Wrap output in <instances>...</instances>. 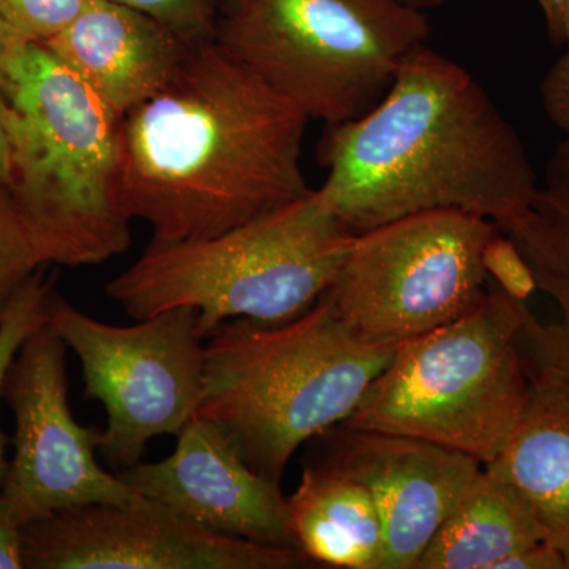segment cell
I'll return each mask as SVG.
<instances>
[{
	"instance_id": "cell-1",
	"label": "cell",
	"mask_w": 569,
	"mask_h": 569,
	"mask_svg": "<svg viewBox=\"0 0 569 569\" xmlns=\"http://www.w3.org/2000/svg\"><path fill=\"white\" fill-rule=\"evenodd\" d=\"M309 119L217 40L190 44L171 81L121 119L122 203L152 241L213 238L309 192Z\"/></svg>"
},
{
	"instance_id": "cell-2",
	"label": "cell",
	"mask_w": 569,
	"mask_h": 569,
	"mask_svg": "<svg viewBox=\"0 0 569 569\" xmlns=\"http://www.w3.org/2000/svg\"><path fill=\"white\" fill-rule=\"evenodd\" d=\"M318 156L328 170L320 192L353 234L430 211L475 213L500 228L539 186L518 130L477 78L426 44L380 102L326 127Z\"/></svg>"
},
{
	"instance_id": "cell-3",
	"label": "cell",
	"mask_w": 569,
	"mask_h": 569,
	"mask_svg": "<svg viewBox=\"0 0 569 569\" xmlns=\"http://www.w3.org/2000/svg\"><path fill=\"white\" fill-rule=\"evenodd\" d=\"M9 194L43 264H102L132 244L114 114L47 44L22 41L6 96Z\"/></svg>"
},
{
	"instance_id": "cell-4",
	"label": "cell",
	"mask_w": 569,
	"mask_h": 569,
	"mask_svg": "<svg viewBox=\"0 0 569 569\" xmlns=\"http://www.w3.org/2000/svg\"><path fill=\"white\" fill-rule=\"evenodd\" d=\"M395 350L356 336L325 295L284 323L224 321L206 337L198 417L222 427L257 473L280 482L306 441L350 418Z\"/></svg>"
},
{
	"instance_id": "cell-5",
	"label": "cell",
	"mask_w": 569,
	"mask_h": 569,
	"mask_svg": "<svg viewBox=\"0 0 569 569\" xmlns=\"http://www.w3.org/2000/svg\"><path fill=\"white\" fill-rule=\"evenodd\" d=\"M356 234L320 189L201 241H151L107 293L132 320L192 309L201 336L234 318L277 325L302 316L335 283Z\"/></svg>"
},
{
	"instance_id": "cell-6",
	"label": "cell",
	"mask_w": 569,
	"mask_h": 569,
	"mask_svg": "<svg viewBox=\"0 0 569 569\" xmlns=\"http://www.w3.org/2000/svg\"><path fill=\"white\" fill-rule=\"evenodd\" d=\"M522 305L496 283L467 316L399 343L342 425L419 438L488 466L529 395L518 346Z\"/></svg>"
},
{
	"instance_id": "cell-7",
	"label": "cell",
	"mask_w": 569,
	"mask_h": 569,
	"mask_svg": "<svg viewBox=\"0 0 569 569\" xmlns=\"http://www.w3.org/2000/svg\"><path fill=\"white\" fill-rule=\"evenodd\" d=\"M430 32L421 10L396 0H242L216 40L309 121L331 127L380 102Z\"/></svg>"
},
{
	"instance_id": "cell-8",
	"label": "cell",
	"mask_w": 569,
	"mask_h": 569,
	"mask_svg": "<svg viewBox=\"0 0 569 569\" xmlns=\"http://www.w3.org/2000/svg\"><path fill=\"white\" fill-rule=\"evenodd\" d=\"M492 220L462 211L403 217L356 234L325 296L367 342L399 346L451 323L488 296Z\"/></svg>"
},
{
	"instance_id": "cell-9",
	"label": "cell",
	"mask_w": 569,
	"mask_h": 569,
	"mask_svg": "<svg viewBox=\"0 0 569 569\" xmlns=\"http://www.w3.org/2000/svg\"><path fill=\"white\" fill-rule=\"evenodd\" d=\"M44 321L80 359L84 392L107 411L100 452L116 473L141 462L153 438L178 436L203 396L204 337L192 309L130 326L86 316L50 288Z\"/></svg>"
},
{
	"instance_id": "cell-10",
	"label": "cell",
	"mask_w": 569,
	"mask_h": 569,
	"mask_svg": "<svg viewBox=\"0 0 569 569\" xmlns=\"http://www.w3.org/2000/svg\"><path fill=\"white\" fill-rule=\"evenodd\" d=\"M66 342L43 321L11 362L2 397L14 417V456L0 500L21 527L84 505L148 500L103 470L96 451L102 430L81 426L69 406Z\"/></svg>"
},
{
	"instance_id": "cell-11",
	"label": "cell",
	"mask_w": 569,
	"mask_h": 569,
	"mask_svg": "<svg viewBox=\"0 0 569 569\" xmlns=\"http://www.w3.org/2000/svg\"><path fill=\"white\" fill-rule=\"evenodd\" d=\"M28 569H298V549L194 526L157 501L63 509L22 527Z\"/></svg>"
},
{
	"instance_id": "cell-12",
	"label": "cell",
	"mask_w": 569,
	"mask_h": 569,
	"mask_svg": "<svg viewBox=\"0 0 569 569\" xmlns=\"http://www.w3.org/2000/svg\"><path fill=\"white\" fill-rule=\"evenodd\" d=\"M176 437L168 458L119 471L122 481L200 529L298 549L280 482L257 473L222 427L197 415Z\"/></svg>"
},
{
	"instance_id": "cell-13",
	"label": "cell",
	"mask_w": 569,
	"mask_h": 569,
	"mask_svg": "<svg viewBox=\"0 0 569 569\" xmlns=\"http://www.w3.org/2000/svg\"><path fill=\"white\" fill-rule=\"evenodd\" d=\"M320 460L369 489L385 530L383 569H415L438 527L482 470L471 456L419 438L353 429L320 433Z\"/></svg>"
},
{
	"instance_id": "cell-14",
	"label": "cell",
	"mask_w": 569,
	"mask_h": 569,
	"mask_svg": "<svg viewBox=\"0 0 569 569\" xmlns=\"http://www.w3.org/2000/svg\"><path fill=\"white\" fill-rule=\"evenodd\" d=\"M43 44L121 119L162 91L190 48L151 14L116 0H89Z\"/></svg>"
},
{
	"instance_id": "cell-15",
	"label": "cell",
	"mask_w": 569,
	"mask_h": 569,
	"mask_svg": "<svg viewBox=\"0 0 569 569\" xmlns=\"http://www.w3.org/2000/svg\"><path fill=\"white\" fill-rule=\"evenodd\" d=\"M527 261L538 290L559 307V320L542 323L523 302L518 346L527 376L569 396V138L556 146L526 211L500 227Z\"/></svg>"
},
{
	"instance_id": "cell-16",
	"label": "cell",
	"mask_w": 569,
	"mask_h": 569,
	"mask_svg": "<svg viewBox=\"0 0 569 569\" xmlns=\"http://www.w3.org/2000/svg\"><path fill=\"white\" fill-rule=\"evenodd\" d=\"M529 380L518 425L485 468L511 488L569 565V396Z\"/></svg>"
},
{
	"instance_id": "cell-17",
	"label": "cell",
	"mask_w": 569,
	"mask_h": 569,
	"mask_svg": "<svg viewBox=\"0 0 569 569\" xmlns=\"http://www.w3.org/2000/svg\"><path fill=\"white\" fill-rule=\"evenodd\" d=\"M288 500L296 548L326 568L383 569L385 530L372 493L317 459Z\"/></svg>"
},
{
	"instance_id": "cell-18",
	"label": "cell",
	"mask_w": 569,
	"mask_h": 569,
	"mask_svg": "<svg viewBox=\"0 0 569 569\" xmlns=\"http://www.w3.org/2000/svg\"><path fill=\"white\" fill-rule=\"evenodd\" d=\"M545 541L509 486L482 467L438 527L415 569H496L511 553Z\"/></svg>"
},
{
	"instance_id": "cell-19",
	"label": "cell",
	"mask_w": 569,
	"mask_h": 569,
	"mask_svg": "<svg viewBox=\"0 0 569 569\" xmlns=\"http://www.w3.org/2000/svg\"><path fill=\"white\" fill-rule=\"evenodd\" d=\"M50 288L51 283L37 271L21 288L20 293L14 296L0 320V396H2L3 381L9 373L11 362L22 342L44 321V299ZM3 448H6V438L0 432V485L9 468Z\"/></svg>"
},
{
	"instance_id": "cell-20",
	"label": "cell",
	"mask_w": 569,
	"mask_h": 569,
	"mask_svg": "<svg viewBox=\"0 0 569 569\" xmlns=\"http://www.w3.org/2000/svg\"><path fill=\"white\" fill-rule=\"evenodd\" d=\"M43 266L24 224L0 189V320L14 296Z\"/></svg>"
},
{
	"instance_id": "cell-21",
	"label": "cell",
	"mask_w": 569,
	"mask_h": 569,
	"mask_svg": "<svg viewBox=\"0 0 569 569\" xmlns=\"http://www.w3.org/2000/svg\"><path fill=\"white\" fill-rule=\"evenodd\" d=\"M89 0H0V18L22 39L51 40L62 32Z\"/></svg>"
},
{
	"instance_id": "cell-22",
	"label": "cell",
	"mask_w": 569,
	"mask_h": 569,
	"mask_svg": "<svg viewBox=\"0 0 569 569\" xmlns=\"http://www.w3.org/2000/svg\"><path fill=\"white\" fill-rule=\"evenodd\" d=\"M144 11L189 44L216 39L220 0H116Z\"/></svg>"
},
{
	"instance_id": "cell-23",
	"label": "cell",
	"mask_w": 569,
	"mask_h": 569,
	"mask_svg": "<svg viewBox=\"0 0 569 569\" xmlns=\"http://www.w3.org/2000/svg\"><path fill=\"white\" fill-rule=\"evenodd\" d=\"M485 264L498 287L516 301H529L538 290L533 272L511 239L497 234L486 247Z\"/></svg>"
},
{
	"instance_id": "cell-24",
	"label": "cell",
	"mask_w": 569,
	"mask_h": 569,
	"mask_svg": "<svg viewBox=\"0 0 569 569\" xmlns=\"http://www.w3.org/2000/svg\"><path fill=\"white\" fill-rule=\"evenodd\" d=\"M563 54L553 62L539 86L542 110L565 138H569V0H563Z\"/></svg>"
},
{
	"instance_id": "cell-25",
	"label": "cell",
	"mask_w": 569,
	"mask_h": 569,
	"mask_svg": "<svg viewBox=\"0 0 569 569\" xmlns=\"http://www.w3.org/2000/svg\"><path fill=\"white\" fill-rule=\"evenodd\" d=\"M496 569H569L568 560L556 546L539 541L529 548L511 553Z\"/></svg>"
},
{
	"instance_id": "cell-26",
	"label": "cell",
	"mask_w": 569,
	"mask_h": 569,
	"mask_svg": "<svg viewBox=\"0 0 569 569\" xmlns=\"http://www.w3.org/2000/svg\"><path fill=\"white\" fill-rule=\"evenodd\" d=\"M22 527L0 500V569L24 568Z\"/></svg>"
},
{
	"instance_id": "cell-27",
	"label": "cell",
	"mask_w": 569,
	"mask_h": 569,
	"mask_svg": "<svg viewBox=\"0 0 569 569\" xmlns=\"http://www.w3.org/2000/svg\"><path fill=\"white\" fill-rule=\"evenodd\" d=\"M26 39L20 33L13 31L6 21L0 18V99L6 96L7 84H9L10 63L13 61L14 52Z\"/></svg>"
},
{
	"instance_id": "cell-28",
	"label": "cell",
	"mask_w": 569,
	"mask_h": 569,
	"mask_svg": "<svg viewBox=\"0 0 569 569\" xmlns=\"http://www.w3.org/2000/svg\"><path fill=\"white\" fill-rule=\"evenodd\" d=\"M537 2L545 17L550 41L561 47L565 41L563 0H537Z\"/></svg>"
},
{
	"instance_id": "cell-29",
	"label": "cell",
	"mask_w": 569,
	"mask_h": 569,
	"mask_svg": "<svg viewBox=\"0 0 569 569\" xmlns=\"http://www.w3.org/2000/svg\"><path fill=\"white\" fill-rule=\"evenodd\" d=\"M11 142L9 127L6 121V100L0 99V189L9 182Z\"/></svg>"
},
{
	"instance_id": "cell-30",
	"label": "cell",
	"mask_w": 569,
	"mask_h": 569,
	"mask_svg": "<svg viewBox=\"0 0 569 569\" xmlns=\"http://www.w3.org/2000/svg\"><path fill=\"white\" fill-rule=\"evenodd\" d=\"M396 2L403 3V6L411 7V9L425 11L445 6L449 0H396Z\"/></svg>"
},
{
	"instance_id": "cell-31",
	"label": "cell",
	"mask_w": 569,
	"mask_h": 569,
	"mask_svg": "<svg viewBox=\"0 0 569 569\" xmlns=\"http://www.w3.org/2000/svg\"><path fill=\"white\" fill-rule=\"evenodd\" d=\"M242 2V0H220V3L222 6L227 7V9H230V7H234L236 3Z\"/></svg>"
}]
</instances>
